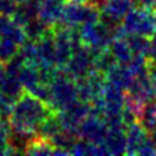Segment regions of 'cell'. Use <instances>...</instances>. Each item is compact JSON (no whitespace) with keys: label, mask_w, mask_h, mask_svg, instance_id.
I'll return each instance as SVG.
<instances>
[{"label":"cell","mask_w":156,"mask_h":156,"mask_svg":"<svg viewBox=\"0 0 156 156\" xmlns=\"http://www.w3.org/2000/svg\"><path fill=\"white\" fill-rule=\"evenodd\" d=\"M50 104L56 112L62 111L78 100L76 81L70 78L62 69H55L48 80Z\"/></svg>","instance_id":"cell-1"},{"label":"cell","mask_w":156,"mask_h":156,"mask_svg":"<svg viewBox=\"0 0 156 156\" xmlns=\"http://www.w3.org/2000/svg\"><path fill=\"white\" fill-rule=\"evenodd\" d=\"M125 34L140 37H152L156 34V9L147 7L131 8L120 23Z\"/></svg>","instance_id":"cell-2"},{"label":"cell","mask_w":156,"mask_h":156,"mask_svg":"<svg viewBox=\"0 0 156 156\" xmlns=\"http://www.w3.org/2000/svg\"><path fill=\"white\" fill-rule=\"evenodd\" d=\"M116 27L117 25H112L107 21H101L100 18L95 22L83 23L77 30L81 44L87 47L92 52H95L108 48L111 39L115 35Z\"/></svg>","instance_id":"cell-3"},{"label":"cell","mask_w":156,"mask_h":156,"mask_svg":"<svg viewBox=\"0 0 156 156\" xmlns=\"http://www.w3.org/2000/svg\"><path fill=\"white\" fill-rule=\"evenodd\" d=\"M100 18V9L94 4L65 0L58 25L78 29L83 23L95 22Z\"/></svg>","instance_id":"cell-4"},{"label":"cell","mask_w":156,"mask_h":156,"mask_svg":"<svg viewBox=\"0 0 156 156\" xmlns=\"http://www.w3.org/2000/svg\"><path fill=\"white\" fill-rule=\"evenodd\" d=\"M107 128L108 126H107L105 119L100 113H98L96 111L92 109L91 107L90 113L78 125L77 135L78 138L85 139L87 142L103 146L107 134Z\"/></svg>","instance_id":"cell-5"},{"label":"cell","mask_w":156,"mask_h":156,"mask_svg":"<svg viewBox=\"0 0 156 156\" xmlns=\"http://www.w3.org/2000/svg\"><path fill=\"white\" fill-rule=\"evenodd\" d=\"M68 76L73 80L85 77L91 70H94V56L92 51L87 47L80 44L74 51L72 52L70 57L68 58L66 64L62 68Z\"/></svg>","instance_id":"cell-6"},{"label":"cell","mask_w":156,"mask_h":156,"mask_svg":"<svg viewBox=\"0 0 156 156\" xmlns=\"http://www.w3.org/2000/svg\"><path fill=\"white\" fill-rule=\"evenodd\" d=\"M104 83H105L104 74L95 69L91 70L89 74H86L85 77L76 80L78 100L91 104L98 98V95L100 94Z\"/></svg>","instance_id":"cell-7"},{"label":"cell","mask_w":156,"mask_h":156,"mask_svg":"<svg viewBox=\"0 0 156 156\" xmlns=\"http://www.w3.org/2000/svg\"><path fill=\"white\" fill-rule=\"evenodd\" d=\"M90 111H91V104L77 100L74 104H72L70 107H68V108L62 109V111H57L56 116H57L58 122H60L62 130L77 135L78 125L90 113Z\"/></svg>","instance_id":"cell-8"},{"label":"cell","mask_w":156,"mask_h":156,"mask_svg":"<svg viewBox=\"0 0 156 156\" xmlns=\"http://www.w3.org/2000/svg\"><path fill=\"white\" fill-rule=\"evenodd\" d=\"M65 0H37V17L47 27H55L60 22Z\"/></svg>","instance_id":"cell-9"},{"label":"cell","mask_w":156,"mask_h":156,"mask_svg":"<svg viewBox=\"0 0 156 156\" xmlns=\"http://www.w3.org/2000/svg\"><path fill=\"white\" fill-rule=\"evenodd\" d=\"M131 8V0H104L99 7L100 16L112 25H119V22L122 21V18Z\"/></svg>","instance_id":"cell-10"},{"label":"cell","mask_w":156,"mask_h":156,"mask_svg":"<svg viewBox=\"0 0 156 156\" xmlns=\"http://www.w3.org/2000/svg\"><path fill=\"white\" fill-rule=\"evenodd\" d=\"M126 135V155H138L139 148L148 139V131L139 121H133L125 126Z\"/></svg>","instance_id":"cell-11"},{"label":"cell","mask_w":156,"mask_h":156,"mask_svg":"<svg viewBox=\"0 0 156 156\" xmlns=\"http://www.w3.org/2000/svg\"><path fill=\"white\" fill-rule=\"evenodd\" d=\"M104 77L107 82H109L115 86H119L125 91L129 89V86L134 80L133 74L130 73L126 64H121V62L117 61L104 73Z\"/></svg>","instance_id":"cell-12"},{"label":"cell","mask_w":156,"mask_h":156,"mask_svg":"<svg viewBox=\"0 0 156 156\" xmlns=\"http://www.w3.org/2000/svg\"><path fill=\"white\" fill-rule=\"evenodd\" d=\"M0 38L11 39L16 42L20 47L27 41L23 27L18 25L12 17L2 16V14H0Z\"/></svg>","instance_id":"cell-13"},{"label":"cell","mask_w":156,"mask_h":156,"mask_svg":"<svg viewBox=\"0 0 156 156\" xmlns=\"http://www.w3.org/2000/svg\"><path fill=\"white\" fill-rule=\"evenodd\" d=\"M23 154L31 156H46V155H55V146L51 140L43 136H34L27 142L23 150Z\"/></svg>","instance_id":"cell-14"},{"label":"cell","mask_w":156,"mask_h":156,"mask_svg":"<svg viewBox=\"0 0 156 156\" xmlns=\"http://www.w3.org/2000/svg\"><path fill=\"white\" fill-rule=\"evenodd\" d=\"M0 92L13 99H17L23 92V87L16 74L5 70L0 76Z\"/></svg>","instance_id":"cell-15"},{"label":"cell","mask_w":156,"mask_h":156,"mask_svg":"<svg viewBox=\"0 0 156 156\" xmlns=\"http://www.w3.org/2000/svg\"><path fill=\"white\" fill-rule=\"evenodd\" d=\"M12 18L16 21L18 25H21L22 27L29 23L33 20L38 18L37 17V0L33 2H27V3H20L17 5V9Z\"/></svg>","instance_id":"cell-16"},{"label":"cell","mask_w":156,"mask_h":156,"mask_svg":"<svg viewBox=\"0 0 156 156\" xmlns=\"http://www.w3.org/2000/svg\"><path fill=\"white\" fill-rule=\"evenodd\" d=\"M138 121L143 128L150 131L154 128H156V100L151 99L147 103H144L140 113L138 116Z\"/></svg>","instance_id":"cell-17"},{"label":"cell","mask_w":156,"mask_h":156,"mask_svg":"<svg viewBox=\"0 0 156 156\" xmlns=\"http://www.w3.org/2000/svg\"><path fill=\"white\" fill-rule=\"evenodd\" d=\"M20 46L16 42L7 38H0V62L7 64L18 53Z\"/></svg>","instance_id":"cell-18"},{"label":"cell","mask_w":156,"mask_h":156,"mask_svg":"<svg viewBox=\"0 0 156 156\" xmlns=\"http://www.w3.org/2000/svg\"><path fill=\"white\" fill-rule=\"evenodd\" d=\"M16 99L0 92V120H8Z\"/></svg>","instance_id":"cell-19"},{"label":"cell","mask_w":156,"mask_h":156,"mask_svg":"<svg viewBox=\"0 0 156 156\" xmlns=\"http://www.w3.org/2000/svg\"><path fill=\"white\" fill-rule=\"evenodd\" d=\"M18 3L16 0H0V14L12 17L17 9Z\"/></svg>","instance_id":"cell-20"},{"label":"cell","mask_w":156,"mask_h":156,"mask_svg":"<svg viewBox=\"0 0 156 156\" xmlns=\"http://www.w3.org/2000/svg\"><path fill=\"white\" fill-rule=\"evenodd\" d=\"M147 73L151 85V91H152V99L156 100V61H148Z\"/></svg>","instance_id":"cell-21"},{"label":"cell","mask_w":156,"mask_h":156,"mask_svg":"<svg viewBox=\"0 0 156 156\" xmlns=\"http://www.w3.org/2000/svg\"><path fill=\"white\" fill-rule=\"evenodd\" d=\"M131 2L138 7H147L156 9V0H131Z\"/></svg>","instance_id":"cell-22"},{"label":"cell","mask_w":156,"mask_h":156,"mask_svg":"<svg viewBox=\"0 0 156 156\" xmlns=\"http://www.w3.org/2000/svg\"><path fill=\"white\" fill-rule=\"evenodd\" d=\"M73 2H78V3H89V4H94L99 8L101 5V3L104 2V0H73Z\"/></svg>","instance_id":"cell-23"},{"label":"cell","mask_w":156,"mask_h":156,"mask_svg":"<svg viewBox=\"0 0 156 156\" xmlns=\"http://www.w3.org/2000/svg\"><path fill=\"white\" fill-rule=\"evenodd\" d=\"M4 72H5V64H3V62H0V76H2Z\"/></svg>","instance_id":"cell-24"},{"label":"cell","mask_w":156,"mask_h":156,"mask_svg":"<svg viewBox=\"0 0 156 156\" xmlns=\"http://www.w3.org/2000/svg\"><path fill=\"white\" fill-rule=\"evenodd\" d=\"M16 2L20 4V3H27V2H33V0H16Z\"/></svg>","instance_id":"cell-25"}]
</instances>
